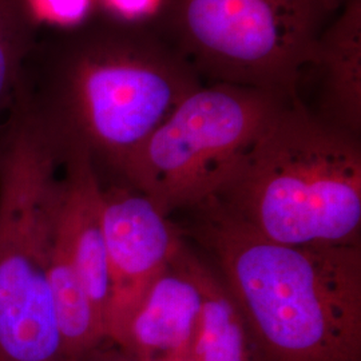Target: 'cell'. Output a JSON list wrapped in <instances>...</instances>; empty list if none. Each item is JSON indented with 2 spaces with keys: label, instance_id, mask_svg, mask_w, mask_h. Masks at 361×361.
Returning a JSON list of instances; mask_svg holds the SVG:
<instances>
[{
  "label": "cell",
  "instance_id": "6da1fadb",
  "mask_svg": "<svg viewBox=\"0 0 361 361\" xmlns=\"http://www.w3.org/2000/svg\"><path fill=\"white\" fill-rule=\"evenodd\" d=\"M201 85L193 66L150 25L106 15L39 35L18 90L59 142L82 146L99 177H118Z\"/></svg>",
  "mask_w": 361,
  "mask_h": 361
},
{
  "label": "cell",
  "instance_id": "7a4b0ae2",
  "mask_svg": "<svg viewBox=\"0 0 361 361\" xmlns=\"http://www.w3.org/2000/svg\"><path fill=\"white\" fill-rule=\"evenodd\" d=\"M268 361H361V245L279 244L210 202L192 209Z\"/></svg>",
  "mask_w": 361,
  "mask_h": 361
},
{
  "label": "cell",
  "instance_id": "3957f363",
  "mask_svg": "<svg viewBox=\"0 0 361 361\" xmlns=\"http://www.w3.org/2000/svg\"><path fill=\"white\" fill-rule=\"evenodd\" d=\"M205 201L279 244L361 245L360 140L290 98Z\"/></svg>",
  "mask_w": 361,
  "mask_h": 361
},
{
  "label": "cell",
  "instance_id": "277c9868",
  "mask_svg": "<svg viewBox=\"0 0 361 361\" xmlns=\"http://www.w3.org/2000/svg\"><path fill=\"white\" fill-rule=\"evenodd\" d=\"M63 147L19 91L0 143V361H66L49 281Z\"/></svg>",
  "mask_w": 361,
  "mask_h": 361
},
{
  "label": "cell",
  "instance_id": "5b68a950",
  "mask_svg": "<svg viewBox=\"0 0 361 361\" xmlns=\"http://www.w3.org/2000/svg\"><path fill=\"white\" fill-rule=\"evenodd\" d=\"M329 0H165L155 22L201 75L297 98Z\"/></svg>",
  "mask_w": 361,
  "mask_h": 361
},
{
  "label": "cell",
  "instance_id": "8992f818",
  "mask_svg": "<svg viewBox=\"0 0 361 361\" xmlns=\"http://www.w3.org/2000/svg\"><path fill=\"white\" fill-rule=\"evenodd\" d=\"M288 99L232 83L201 85L130 155L118 178L168 217L193 209L212 195Z\"/></svg>",
  "mask_w": 361,
  "mask_h": 361
},
{
  "label": "cell",
  "instance_id": "52a82bcc",
  "mask_svg": "<svg viewBox=\"0 0 361 361\" xmlns=\"http://www.w3.org/2000/svg\"><path fill=\"white\" fill-rule=\"evenodd\" d=\"M104 231L110 281L104 317L109 338L176 257L183 238L150 198L123 182L104 186Z\"/></svg>",
  "mask_w": 361,
  "mask_h": 361
},
{
  "label": "cell",
  "instance_id": "ba28073f",
  "mask_svg": "<svg viewBox=\"0 0 361 361\" xmlns=\"http://www.w3.org/2000/svg\"><path fill=\"white\" fill-rule=\"evenodd\" d=\"M202 292L183 243L107 340L138 361H189Z\"/></svg>",
  "mask_w": 361,
  "mask_h": 361
},
{
  "label": "cell",
  "instance_id": "9c48e42d",
  "mask_svg": "<svg viewBox=\"0 0 361 361\" xmlns=\"http://www.w3.org/2000/svg\"><path fill=\"white\" fill-rule=\"evenodd\" d=\"M62 169L54 231L65 244L104 323L110 281L104 231V185L90 154L77 143L63 145Z\"/></svg>",
  "mask_w": 361,
  "mask_h": 361
},
{
  "label": "cell",
  "instance_id": "30bf717a",
  "mask_svg": "<svg viewBox=\"0 0 361 361\" xmlns=\"http://www.w3.org/2000/svg\"><path fill=\"white\" fill-rule=\"evenodd\" d=\"M310 68L320 74V113L314 114L360 138L361 0H348L324 28Z\"/></svg>",
  "mask_w": 361,
  "mask_h": 361
},
{
  "label": "cell",
  "instance_id": "8fae6325",
  "mask_svg": "<svg viewBox=\"0 0 361 361\" xmlns=\"http://www.w3.org/2000/svg\"><path fill=\"white\" fill-rule=\"evenodd\" d=\"M189 259L202 292L189 361H268L217 269L190 249Z\"/></svg>",
  "mask_w": 361,
  "mask_h": 361
},
{
  "label": "cell",
  "instance_id": "7c38bea8",
  "mask_svg": "<svg viewBox=\"0 0 361 361\" xmlns=\"http://www.w3.org/2000/svg\"><path fill=\"white\" fill-rule=\"evenodd\" d=\"M40 28L31 0H0V126L15 104L23 66Z\"/></svg>",
  "mask_w": 361,
  "mask_h": 361
},
{
  "label": "cell",
  "instance_id": "4fadbf2b",
  "mask_svg": "<svg viewBox=\"0 0 361 361\" xmlns=\"http://www.w3.org/2000/svg\"><path fill=\"white\" fill-rule=\"evenodd\" d=\"M40 26L68 30L90 20L97 0H31Z\"/></svg>",
  "mask_w": 361,
  "mask_h": 361
},
{
  "label": "cell",
  "instance_id": "5bb4252c",
  "mask_svg": "<svg viewBox=\"0 0 361 361\" xmlns=\"http://www.w3.org/2000/svg\"><path fill=\"white\" fill-rule=\"evenodd\" d=\"M165 0H97L107 16L134 25L155 22Z\"/></svg>",
  "mask_w": 361,
  "mask_h": 361
},
{
  "label": "cell",
  "instance_id": "9a60e30c",
  "mask_svg": "<svg viewBox=\"0 0 361 361\" xmlns=\"http://www.w3.org/2000/svg\"><path fill=\"white\" fill-rule=\"evenodd\" d=\"M68 361H138L110 340Z\"/></svg>",
  "mask_w": 361,
  "mask_h": 361
},
{
  "label": "cell",
  "instance_id": "2e32d148",
  "mask_svg": "<svg viewBox=\"0 0 361 361\" xmlns=\"http://www.w3.org/2000/svg\"><path fill=\"white\" fill-rule=\"evenodd\" d=\"M6 122V121H4ZM3 131H4V123L0 126V143H1V138H3Z\"/></svg>",
  "mask_w": 361,
  "mask_h": 361
}]
</instances>
